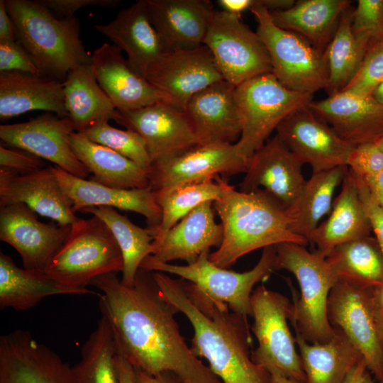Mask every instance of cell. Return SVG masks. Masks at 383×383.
I'll list each match as a JSON object with an SVG mask.
<instances>
[{"label": "cell", "instance_id": "1", "mask_svg": "<svg viewBox=\"0 0 383 383\" xmlns=\"http://www.w3.org/2000/svg\"><path fill=\"white\" fill-rule=\"evenodd\" d=\"M101 291L99 308L111 328L118 355L149 374H174L182 383H222L181 335L176 309L158 294L152 272L139 269L133 286L116 273L91 283Z\"/></svg>", "mask_w": 383, "mask_h": 383}, {"label": "cell", "instance_id": "2", "mask_svg": "<svg viewBox=\"0 0 383 383\" xmlns=\"http://www.w3.org/2000/svg\"><path fill=\"white\" fill-rule=\"evenodd\" d=\"M152 274L159 296L192 326V351L208 361L222 383H270V374L252 360L248 318L206 298L184 279L160 272Z\"/></svg>", "mask_w": 383, "mask_h": 383}, {"label": "cell", "instance_id": "3", "mask_svg": "<svg viewBox=\"0 0 383 383\" xmlns=\"http://www.w3.org/2000/svg\"><path fill=\"white\" fill-rule=\"evenodd\" d=\"M213 204L221 218L223 236L221 245L209 254V260L220 267L227 269L260 248L282 243L304 246L309 243L291 231L286 209L262 189L243 192L228 183L222 196Z\"/></svg>", "mask_w": 383, "mask_h": 383}, {"label": "cell", "instance_id": "4", "mask_svg": "<svg viewBox=\"0 0 383 383\" xmlns=\"http://www.w3.org/2000/svg\"><path fill=\"white\" fill-rule=\"evenodd\" d=\"M16 39L44 76L65 79L74 68L91 63L74 16L59 18L38 0H6Z\"/></svg>", "mask_w": 383, "mask_h": 383}, {"label": "cell", "instance_id": "5", "mask_svg": "<svg viewBox=\"0 0 383 383\" xmlns=\"http://www.w3.org/2000/svg\"><path fill=\"white\" fill-rule=\"evenodd\" d=\"M275 270H287L296 277L300 294L292 287L293 302L290 322L306 341L323 343L335 330L328 317V297L338 278L326 258L304 245L282 243L274 245Z\"/></svg>", "mask_w": 383, "mask_h": 383}, {"label": "cell", "instance_id": "6", "mask_svg": "<svg viewBox=\"0 0 383 383\" xmlns=\"http://www.w3.org/2000/svg\"><path fill=\"white\" fill-rule=\"evenodd\" d=\"M123 258L108 226L99 217L80 218L71 226L69 236L45 272L61 285L86 294L97 277L123 271Z\"/></svg>", "mask_w": 383, "mask_h": 383}, {"label": "cell", "instance_id": "7", "mask_svg": "<svg viewBox=\"0 0 383 383\" xmlns=\"http://www.w3.org/2000/svg\"><path fill=\"white\" fill-rule=\"evenodd\" d=\"M209 252L186 265L161 262L152 255L147 256L140 268L177 275L189 282L200 294L210 300L228 306L231 311L251 317V295L254 286L267 279L275 271L274 246L263 248L261 257L251 270L236 272L222 268L209 260Z\"/></svg>", "mask_w": 383, "mask_h": 383}, {"label": "cell", "instance_id": "8", "mask_svg": "<svg viewBox=\"0 0 383 383\" xmlns=\"http://www.w3.org/2000/svg\"><path fill=\"white\" fill-rule=\"evenodd\" d=\"M250 327L257 346L252 361L271 374L306 382L295 335L289 326L292 302L262 284L251 295Z\"/></svg>", "mask_w": 383, "mask_h": 383}, {"label": "cell", "instance_id": "9", "mask_svg": "<svg viewBox=\"0 0 383 383\" xmlns=\"http://www.w3.org/2000/svg\"><path fill=\"white\" fill-rule=\"evenodd\" d=\"M257 22L256 33L269 54L272 72L287 88L313 94L326 89L328 70L325 51L301 35L274 24L269 11L254 0L250 9Z\"/></svg>", "mask_w": 383, "mask_h": 383}, {"label": "cell", "instance_id": "10", "mask_svg": "<svg viewBox=\"0 0 383 383\" xmlns=\"http://www.w3.org/2000/svg\"><path fill=\"white\" fill-rule=\"evenodd\" d=\"M235 94L242 131L235 144L246 159L265 144L283 119L313 101V94L287 88L272 72L237 86Z\"/></svg>", "mask_w": 383, "mask_h": 383}, {"label": "cell", "instance_id": "11", "mask_svg": "<svg viewBox=\"0 0 383 383\" xmlns=\"http://www.w3.org/2000/svg\"><path fill=\"white\" fill-rule=\"evenodd\" d=\"M203 45L211 52L223 79L235 87L272 72L265 45L240 16L215 11Z\"/></svg>", "mask_w": 383, "mask_h": 383}, {"label": "cell", "instance_id": "12", "mask_svg": "<svg viewBox=\"0 0 383 383\" xmlns=\"http://www.w3.org/2000/svg\"><path fill=\"white\" fill-rule=\"evenodd\" d=\"M370 289L338 280L328 297V317L360 353L367 370L383 383V346Z\"/></svg>", "mask_w": 383, "mask_h": 383}, {"label": "cell", "instance_id": "13", "mask_svg": "<svg viewBox=\"0 0 383 383\" xmlns=\"http://www.w3.org/2000/svg\"><path fill=\"white\" fill-rule=\"evenodd\" d=\"M248 160L235 143L197 144L170 158L152 162L148 173L152 192L215 179L218 175L245 173Z\"/></svg>", "mask_w": 383, "mask_h": 383}, {"label": "cell", "instance_id": "14", "mask_svg": "<svg viewBox=\"0 0 383 383\" xmlns=\"http://www.w3.org/2000/svg\"><path fill=\"white\" fill-rule=\"evenodd\" d=\"M74 132L70 118L50 112L26 122L0 126V138L4 145L27 151L72 175L87 179L90 172L71 145V135Z\"/></svg>", "mask_w": 383, "mask_h": 383}, {"label": "cell", "instance_id": "15", "mask_svg": "<svg viewBox=\"0 0 383 383\" xmlns=\"http://www.w3.org/2000/svg\"><path fill=\"white\" fill-rule=\"evenodd\" d=\"M277 135L312 173L347 166L354 146L321 121L309 106L288 115L276 128Z\"/></svg>", "mask_w": 383, "mask_h": 383}, {"label": "cell", "instance_id": "16", "mask_svg": "<svg viewBox=\"0 0 383 383\" xmlns=\"http://www.w3.org/2000/svg\"><path fill=\"white\" fill-rule=\"evenodd\" d=\"M0 383H77L72 367L27 331L0 337Z\"/></svg>", "mask_w": 383, "mask_h": 383}, {"label": "cell", "instance_id": "17", "mask_svg": "<svg viewBox=\"0 0 383 383\" xmlns=\"http://www.w3.org/2000/svg\"><path fill=\"white\" fill-rule=\"evenodd\" d=\"M35 213L22 203L0 205V239L18 252L23 268L45 271L71 226L43 223Z\"/></svg>", "mask_w": 383, "mask_h": 383}, {"label": "cell", "instance_id": "18", "mask_svg": "<svg viewBox=\"0 0 383 383\" xmlns=\"http://www.w3.org/2000/svg\"><path fill=\"white\" fill-rule=\"evenodd\" d=\"M145 78L182 110L196 93L223 79L204 45L162 53L149 66Z\"/></svg>", "mask_w": 383, "mask_h": 383}, {"label": "cell", "instance_id": "19", "mask_svg": "<svg viewBox=\"0 0 383 383\" xmlns=\"http://www.w3.org/2000/svg\"><path fill=\"white\" fill-rule=\"evenodd\" d=\"M115 121L141 136L152 164L176 156L198 144L184 110L168 102L118 111Z\"/></svg>", "mask_w": 383, "mask_h": 383}, {"label": "cell", "instance_id": "20", "mask_svg": "<svg viewBox=\"0 0 383 383\" xmlns=\"http://www.w3.org/2000/svg\"><path fill=\"white\" fill-rule=\"evenodd\" d=\"M302 165L276 134L249 158L245 177L239 184V191L251 192L261 187L287 209L306 183Z\"/></svg>", "mask_w": 383, "mask_h": 383}, {"label": "cell", "instance_id": "21", "mask_svg": "<svg viewBox=\"0 0 383 383\" xmlns=\"http://www.w3.org/2000/svg\"><path fill=\"white\" fill-rule=\"evenodd\" d=\"M122 52L113 44L103 43L91 55L92 73L116 109L129 111L161 101L174 105L133 69Z\"/></svg>", "mask_w": 383, "mask_h": 383}, {"label": "cell", "instance_id": "22", "mask_svg": "<svg viewBox=\"0 0 383 383\" xmlns=\"http://www.w3.org/2000/svg\"><path fill=\"white\" fill-rule=\"evenodd\" d=\"M22 203L57 223L72 226L80 218L61 187L52 166L17 174L0 168V205Z\"/></svg>", "mask_w": 383, "mask_h": 383}, {"label": "cell", "instance_id": "23", "mask_svg": "<svg viewBox=\"0 0 383 383\" xmlns=\"http://www.w3.org/2000/svg\"><path fill=\"white\" fill-rule=\"evenodd\" d=\"M236 87L217 82L193 96L184 111L198 144L233 143L242 131Z\"/></svg>", "mask_w": 383, "mask_h": 383}, {"label": "cell", "instance_id": "24", "mask_svg": "<svg viewBox=\"0 0 383 383\" xmlns=\"http://www.w3.org/2000/svg\"><path fill=\"white\" fill-rule=\"evenodd\" d=\"M150 21L164 51L203 45L216 10L209 0H145Z\"/></svg>", "mask_w": 383, "mask_h": 383}, {"label": "cell", "instance_id": "25", "mask_svg": "<svg viewBox=\"0 0 383 383\" xmlns=\"http://www.w3.org/2000/svg\"><path fill=\"white\" fill-rule=\"evenodd\" d=\"M309 107L343 140L353 146L383 135V105L372 96L340 91Z\"/></svg>", "mask_w": 383, "mask_h": 383}, {"label": "cell", "instance_id": "26", "mask_svg": "<svg viewBox=\"0 0 383 383\" xmlns=\"http://www.w3.org/2000/svg\"><path fill=\"white\" fill-rule=\"evenodd\" d=\"M61 187L70 198L75 213L91 206H108L131 211L145 217L146 228L152 233L159 226L162 213L156 201L155 193L150 187L119 189L82 179L52 166Z\"/></svg>", "mask_w": 383, "mask_h": 383}, {"label": "cell", "instance_id": "27", "mask_svg": "<svg viewBox=\"0 0 383 383\" xmlns=\"http://www.w3.org/2000/svg\"><path fill=\"white\" fill-rule=\"evenodd\" d=\"M213 203L199 204L162 237L153 240L151 255L163 262L181 260L191 264L211 247L218 248L223 228L215 221Z\"/></svg>", "mask_w": 383, "mask_h": 383}, {"label": "cell", "instance_id": "28", "mask_svg": "<svg viewBox=\"0 0 383 383\" xmlns=\"http://www.w3.org/2000/svg\"><path fill=\"white\" fill-rule=\"evenodd\" d=\"M94 28L124 51L133 69L144 77L149 66L165 52L150 21L145 0L137 1L121 10L109 23Z\"/></svg>", "mask_w": 383, "mask_h": 383}, {"label": "cell", "instance_id": "29", "mask_svg": "<svg viewBox=\"0 0 383 383\" xmlns=\"http://www.w3.org/2000/svg\"><path fill=\"white\" fill-rule=\"evenodd\" d=\"M42 110L68 117L63 82L44 75L0 72V119Z\"/></svg>", "mask_w": 383, "mask_h": 383}, {"label": "cell", "instance_id": "30", "mask_svg": "<svg viewBox=\"0 0 383 383\" xmlns=\"http://www.w3.org/2000/svg\"><path fill=\"white\" fill-rule=\"evenodd\" d=\"M371 231L353 175L348 167L330 215L318 225L310 243L316 246L315 251L326 257L335 248L368 236Z\"/></svg>", "mask_w": 383, "mask_h": 383}, {"label": "cell", "instance_id": "31", "mask_svg": "<svg viewBox=\"0 0 383 383\" xmlns=\"http://www.w3.org/2000/svg\"><path fill=\"white\" fill-rule=\"evenodd\" d=\"M70 141L77 157L93 173L91 180L119 189L149 187L148 172L127 157L89 140L82 133H73Z\"/></svg>", "mask_w": 383, "mask_h": 383}, {"label": "cell", "instance_id": "32", "mask_svg": "<svg viewBox=\"0 0 383 383\" xmlns=\"http://www.w3.org/2000/svg\"><path fill=\"white\" fill-rule=\"evenodd\" d=\"M350 4L348 0H301L286 10L269 12L276 26L301 35L325 51Z\"/></svg>", "mask_w": 383, "mask_h": 383}, {"label": "cell", "instance_id": "33", "mask_svg": "<svg viewBox=\"0 0 383 383\" xmlns=\"http://www.w3.org/2000/svg\"><path fill=\"white\" fill-rule=\"evenodd\" d=\"M295 338L306 383H344L363 360L357 349L338 330L330 340L323 343H309L296 331Z\"/></svg>", "mask_w": 383, "mask_h": 383}, {"label": "cell", "instance_id": "34", "mask_svg": "<svg viewBox=\"0 0 383 383\" xmlns=\"http://www.w3.org/2000/svg\"><path fill=\"white\" fill-rule=\"evenodd\" d=\"M60 294L84 295L65 287L45 271L18 267L12 258L0 252V308L26 311L43 298Z\"/></svg>", "mask_w": 383, "mask_h": 383}, {"label": "cell", "instance_id": "35", "mask_svg": "<svg viewBox=\"0 0 383 383\" xmlns=\"http://www.w3.org/2000/svg\"><path fill=\"white\" fill-rule=\"evenodd\" d=\"M347 170V166H340L312 173L297 198L286 209L292 233L310 243L320 220L331 210L335 190Z\"/></svg>", "mask_w": 383, "mask_h": 383}, {"label": "cell", "instance_id": "36", "mask_svg": "<svg viewBox=\"0 0 383 383\" xmlns=\"http://www.w3.org/2000/svg\"><path fill=\"white\" fill-rule=\"evenodd\" d=\"M68 118L82 133L100 120H113L118 111L95 79L91 64L72 70L63 82Z\"/></svg>", "mask_w": 383, "mask_h": 383}, {"label": "cell", "instance_id": "37", "mask_svg": "<svg viewBox=\"0 0 383 383\" xmlns=\"http://www.w3.org/2000/svg\"><path fill=\"white\" fill-rule=\"evenodd\" d=\"M326 258L338 280L363 289L383 286V252L375 238L368 235L342 244Z\"/></svg>", "mask_w": 383, "mask_h": 383}, {"label": "cell", "instance_id": "38", "mask_svg": "<svg viewBox=\"0 0 383 383\" xmlns=\"http://www.w3.org/2000/svg\"><path fill=\"white\" fill-rule=\"evenodd\" d=\"M101 218L112 232L123 258L121 282L133 285L143 260L152 254V235L147 228L133 223L126 216L108 206H91L81 210Z\"/></svg>", "mask_w": 383, "mask_h": 383}, {"label": "cell", "instance_id": "39", "mask_svg": "<svg viewBox=\"0 0 383 383\" xmlns=\"http://www.w3.org/2000/svg\"><path fill=\"white\" fill-rule=\"evenodd\" d=\"M227 184L226 179L218 175L215 179L154 192L162 213L161 222L152 233L154 240L162 237L199 204L218 200Z\"/></svg>", "mask_w": 383, "mask_h": 383}, {"label": "cell", "instance_id": "40", "mask_svg": "<svg viewBox=\"0 0 383 383\" xmlns=\"http://www.w3.org/2000/svg\"><path fill=\"white\" fill-rule=\"evenodd\" d=\"M118 355L113 333L107 320L99 319L81 349V359L72 370L77 383H119Z\"/></svg>", "mask_w": 383, "mask_h": 383}, {"label": "cell", "instance_id": "41", "mask_svg": "<svg viewBox=\"0 0 383 383\" xmlns=\"http://www.w3.org/2000/svg\"><path fill=\"white\" fill-rule=\"evenodd\" d=\"M353 7L343 13L325 54L328 70L326 89L328 96L341 91L356 73L368 48L360 44L352 31Z\"/></svg>", "mask_w": 383, "mask_h": 383}, {"label": "cell", "instance_id": "42", "mask_svg": "<svg viewBox=\"0 0 383 383\" xmlns=\"http://www.w3.org/2000/svg\"><path fill=\"white\" fill-rule=\"evenodd\" d=\"M89 140L108 147L149 172L152 160L145 143L135 131L121 130L109 124V120H100L82 132Z\"/></svg>", "mask_w": 383, "mask_h": 383}, {"label": "cell", "instance_id": "43", "mask_svg": "<svg viewBox=\"0 0 383 383\" xmlns=\"http://www.w3.org/2000/svg\"><path fill=\"white\" fill-rule=\"evenodd\" d=\"M382 82L383 37H381L370 45L356 73L341 91L371 96Z\"/></svg>", "mask_w": 383, "mask_h": 383}, {"label": "cell", "instance_id": "44", "mask_svg": "<svg viewBox=\"0 0 383 383\" xmlns=\"http://www.w3.org/2000/svg\"><path fill=\"white\" fill-rule=\"evenodd\" d=\"M383 0H359L353 8L352 31L356 40L368 48L375 40L382 37L381 26Z\"/></svg>", "mask_w": 383, "mask_h": 383}, {"label": "cell", "instance_id": "45", "mask_svg": "<svg viewBox=\"0 0 383 383\" xmlns=\"http://www.w3.org/2000/svg\"><path fill=\"white\" fill-rule=\"evenodd\" d=\"M354 174L366 178L383 169V135L354 146L347 160Z\"/></svg>", "mask_w": 383, "mask_h": 383}, {"label": "cell", "instance_id": "46", "mask_svg": "<svg viewBox=\"0 0 383 383\" xmlns=\"http://www.w3.org/2000/svg\"><path fill=\"white\" fill-rule=\"evenodd\" d=\"M0 72L43 75L27 50L16 41L0 40Z\"/></svg>", "mask_w": 383, "mask_h": 383}, {"label": "cell", "instance_id": "47", "mask_svg": "<svg viewBox=\"0 0 383 383\" xmlns=\"http://www.w3.org/2000/svg\"><path fill=\"white\" fill-rule=\"evenodd\" d=\"M43 160L27 151L9 148L1 143L0 168L17 174H25L43 168Z\"/></svg>", "mask_w": 383, "mask_h": 383}, {"label": "cell", "instance_id": "48", "mask_svg": "<svg viewBox=\"0 0 383 383\" xmlns=\"http://www.w3.org/2000/svg\"><path fill=\"white\" fill-rule=\"evenodd\" d=\"M352 174L369 219L371 229L383 252V208L373 197L363 178L353 172Z\"/></svg>", "mask_w": 383, "mask_h": 383}, {"label": "cell", "instance_id": "49", "mask_svg": "<svg viewBox=\"0 0 383 383\" xmlns=\"http://www.w3.org/2000/svg\"><path fill=\"white\" fill-rule=\"evenodd\" d=\"M52 13L59 18L74 17L75 12L87 6L113 8L118 0H38Z\"/></svg>", "mask_w": 383, "mask_h": 383}, {"label": "cell", "instance_id": "50", "mask_svg": "<svg viewBox=\"0 0 383 383\" xmlns=\"http://www.w3.org/2000/svg\"><path fill=\"white\" fill-rule=\"evenodd\" d=\"M16 29L7 10L6 0L0 1V40L16 41Z\"/></svg>", "mask_w": 383, "mask_h": 383}, {"label": "cell", "instance_id": "51", "mask_svg": "<svg viewBox=\"0 0 383 383\" xmlns=\"http://www.w3.org/2000/svg\"><path fill=\"white\" fill-rule=\"evenodd\" d=\"M134 370L136 383H182L172 372H163L157 375H151L139 369L134 367Z\"/></svg>", "mask_w": 383, "mask_h": 383}, {"label": "cell", "instance_id": "52", "mask_svg": "<svg viewBox=\"0 0 383 383\" xmlns=\"http://www.w3.org/2000/svg\"><path fill=\"white\" fill-rule=\"evenodd\" d=\"M217 2L222 11L240 16L243 12L250 10L254 4V0H218Z\"/></svg>", "mask_w": 383, "mask_h": 383}, {"label": "cell", "instance_id": "53", "mask_svg": "<svg viewBox=\"0 0 383 383\" xmlns=\"http://www.w3.org/2000/svg\"><path fill=\"white\" fill-rule=\"evenodd\" d=\"M116 362L119 383H136L133 366L119 355H117Z\"/></svg>", "mask_w": 383, "mask_h": 383}, {"label": "cell", "instance_id": "54", "mask_svg": "<svg viewBox=\"0 0 383 383\" xmlns=\"http://www.w3.org/2000/svg\"><path fill=\"white\" fill-rule=\"evenodd\" d=\"M363 179L373 197L383 208V169L375 175Z\"/></svg>", "mask_w": 383, "mask_h": 383}, {"label": "cell", "instance_id": "55", "mask_svg": "<svg viewBox=\"0 0 383 383\" xmlns=\"http://www.w3.org/2000/svg\"><path fill=\"white\" fill-rule=\"evenodd\" d=\"M261 6L270 12L284 11L292 7L295 1L294 0H259Z\"/></svg>", "mask_w": 383, "mask_h": 383}, {"label": "cell", "instance_id": "56", "mask_svg": "<svg viewBox=\"0 0 383 383\" xmlns=\"http://www.w3.org/2000/svg\"><path fill=\"white\" fill-rule=\"evenodd\" d=\"M367 371L365 362L362 360L350 372L344 383H361Z\"/></svg>", "mask_w": 383, "mask_h": 383}, {"label": "cell", "instance_id": "57", "mask_svg": "<svg viewBox=\"0 0 383 383\" xmlns=\"http://www.w3.org/2000/svg\"><path fill=\"white\" fill-rule=\"evenodd\" d=\"M370 291L375 315H383V286Z\"/></svg>", "mask_w": 383, "mask_h": 383}, {"label": "cell", "instance_id": "58", "mask_svg": "<svg viewBox=\"0 0 383 383\" xmlns=\"http://www.w3.org/2000/svg\"><path fill=\"white\" fill-rule=\"evenodd\" d=\"M270 383H306L299 380L287 378L277 374H271Z\"/></svg>", "mask_w": 383, "mask_h": 383}, {"label": "cell", "instance_id": "59", "mask_svg": "<svg viewBox=\"0 0 383 383\" xmlns=\"http://www.w3.org/2000/svg\"><path fill=\"white\" fill-rule=\"evenodd\" d=\"M371 96L383 105V82L374 89Z\"/></svg>", "mask_w": 383, "mask_h": 383}, {"label": "cell", "instance_id": "60", "mask_svg": "<svg viewBox=\"0 0 383 383\" xmlns=\"http://www.w3.org/2000/svg\"><path fill=\"white\" fill-rule=\"evenodd\" d=\"M380 338L383 346V315H375Z\"/></svg>", "mask_w": 383, "mask_h": 383}, {"label": "cell", "instance_id": "61", "mask_svg": "<svg viewBox=\"0 0 383 383\" xmlns=\"http://www.w3.org/2000/svg\"><path fill=\"white\" fill-rule=\"evenodd\" d=\"M361 383H375L373 378L372 377V375L370 374V372H368V371L365 373L364 378Z\"/></svg>", "mask_w": 383, "mask_h": 383}, {"label": "cell", "instance_id": "62", "mask_svg": "<svg viewBox=\"0 0 383 383\" xmlns=\"http://www.w3.org/2000/svg\"><path fill=\"white\" fill-rule=\"evenodd\" d=\"M381 34L383 37V16H382V26H381Z\"/></svg>", "mask_w": 383, "mask_h": 383}]
</instances>
